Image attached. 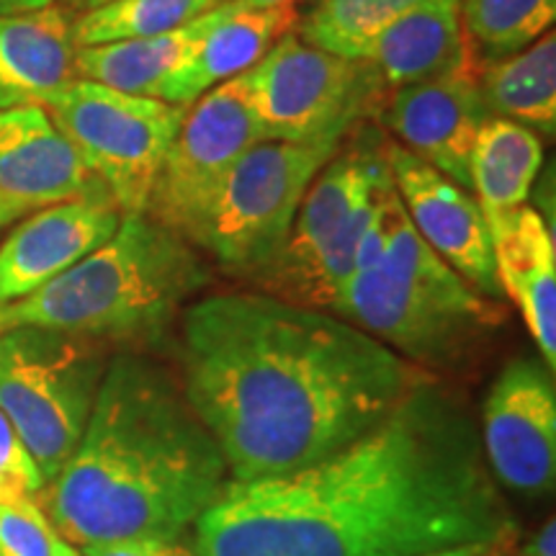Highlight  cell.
Segmentation results:
<instances>
[{"label": "cell", "instance_id": "obj_30", "mask_svg": "<svg viewBox=\"0 0 556 556\" xmlns=\"http://www.w3.org/2000/svg\"><path fill=\"white\" fill-rule=\"evenodd\" d=\"M520 556H556V520L548 518L546 523L526 541Z\"/></svg>", "mask_w": 556, "mask_h": 556}, {"label": "cell", "instance_id": "obj_8", "mask_svg": "<svg viewBox=\"0 0 556 556\" xmlns=\"http://www.w3.org/2000/svg\"><path fill=\"white\" fill-rule=\"evenodd\" d=\"M343 139L255 142L222 180L191 229L189 245L235 274H261L287 240L312 180Z\"/></svg>", "mask_w": 556, "mask_h": 556}, {"label": "cell", "instance_id": "obj_1", "mask_svg": "<svg viewBox=\"0 0 556 556\" xmlns=\"http://www.w3.org/2000/svg\"><path fill=\"white\" fill-rule=\"evenodd\" d=\"M193 528L197 556H428L518 531L475 417L433 377L336 454L227 482Z\"/></svg>", "mask_w": 556, "mask_h": 556}, {"label": "cell", "instance_id": "obj_6", "mask_svg": "<svg viewBox=\"0 0 556 556\" xmlns=\"http://www.w3.org/2000/svg\"><path fill=\"white\" fill-rule=\"evenodd\" d=\"M389 180L384 135L356 124L312 180L276 258L253 276L263 294L332 315Z\"/></svg>", "mask_w": 556, "mask_h": 556}, {"label": "cell", "instance_id": "obj_12", "mask_svg": "<svg viewBox=\"0 0 556 556\" xmlns=\"http://www.w3.org/2000/svg\"><path fill=\"white\" fill-rule=\"evenodd\" d=\"M484 462L497 484L526 497H544L556 479V387L541 358L510 361L482 407Z\"/></svg>", "mask_w": 556, "mask_h": 556}, {"label": "cell", "instance_id": "obj_13", "mask_svg": "<svg viewBox=\"0 0 556 556\" xmlns=\"http://www.w3.org/2000/svg\"><path fill=\"white\" fill-rule=\"evenodd\" d=\"M479 70L475 58H469L433 80L389 90L379 111V119L397 137V144L467 191H471V150L479 129L490 119Z\"/></svg>", "mask_w": 556, "mask_h": 556}, {"label": "cell", "instance_id": "obj_16", "mask_svg": "<svg viewBox=\"0 0 556 556\" xmlns=\"http://www.w3.org/2000/svg\"><path fill=\"white\" fill-rule=\"evenodd\" d=\"M0 197L26 208L75 199L114 201L50 111L37 103L0 109Z\"/></svg>", "mask_w": 556, "mask_h": 556}, {"label": "cell", "instance_id": "obj_15", "mask_svg": "<svg viewBox=\"0 0 556 556\" xmlns=\"http://www.w3.org/2000/svg\"><path fill=\"white\" fill-rule=\"evenodd\" d=\"M122 208L109 199L45 206L0 245V307L65 274L119 229Z\"/></svg>", "mask_w": 556, "mask_h": 556}, {"label": "cell", "instance_id": "obj_37", "mask_svg": "<svg viewBox=\"0 0 556 556\" xmlns=\"http://www.w3.org/2000/svg\"><path fill=\"white\" fill-rule=\"evenodd\" d=\"M500 556H503V554H500Z\"/></svg>", "mask_w": 556, "mask_h": 556}, {"label": "cell", "instance_id": "obj_10", "mask_svg": "<svg viewBox=\"0 0 556 556\" xmlns=\"http://www.w3.org/2000/svg\"><path fill=\"white\" fill-rule=\"evenodd\" d=\"M45 109L122 214L148 212L160 168L189 106L75 80Z\"/></svg>", "mask_w": 556, "mask_h": 556}, {"label": "cell", "instance_id": "obj_14", "mask_svg": "<svg viewBox=\"0 0 556 556\" xmlns=\"http://www.w3.org/2000/svg\"><path fill=\"white\" fill-rule=\"evenodd\" d=\"M387 163L397 197L422 240L486 299L503 296L490 225L479 201L426 160L387 142Z\"/></svg>", "mask_w": 556, "mask_h": 556}, {"label": "cell", "instance_id": "obj_29", "mask_svg": "<svg viewBox=\"0 0 556 556\" xmlns=\"http://www.w3.org/2000/svg\"><path fill=\"white\" fill-rule=\"evenodd\" d=\"M80 556H197L193 548L180 546L178 541L157 539H129L109 541V544L80 546Z\"/></svg>", "mask_w": 556, "mask_h": 556}, {"label": "cell", "instance_id": "obj_25", "mask_svg": "<svg viewBox=\"0 0 556 556\" xmlns=\"http://www.w3.org/2000/svg\"><path fill=\"white\" fill-rule=\"evenodd\" d=\"M422 3L428 0H315L294 31L319 50L361 60L379 31Z\"/></svg>", "mask_w": 556, "mask_h": 556}, {"label": "cell", "instance_id": "obj_31", "mask_svg": "<svg viewBox=\"0 0 556 556\" xmlns=\"http://www.w3.org/2000/svg\"><path fill=\"white\" fill-rule=\"evenodd\" d=\"M500 544H469V546H456L448 548V552H438V554H428V556H500L503 554Z\"/></svg>", "mask_w": 556, "mask_h": 556}, {"label": "cell", "instance_id": "obj_9", "mask_svg": "<svg viewBox=\"0 0 556 556\" xmlns=\"http://www.w3.org/2000/svg\"><path fill=\"white\" fill-rule=\"evenodd\" d=\"M261 139H343L361 122L379 119L389 90L366 60L312 47L289 31L242 73Z\"/></svg>", "mask_w": 556, "mask_h": 556}, {"label": "cell", "instance_id": "obj_27", "mask_svg": "<svg viewBox=\"0 0 556 556\" xmlns=\"http://www.w3.org/2000/svg\"><path fill=\"white\" fill-rule=\"evenodd\" d=\"M0 556H80L54 531L39 503L0 505Z\"/></svg>", "mask_w": 556, "mask_h": 556}, {"label": "cell", "instance_id": "obj_5", "mask_svg": "<svg viewBox=\"0 0 556 556\" xmlns=\"http://www.w3.org/2000/svg\"><path fill=\"white\" fill-rule=\"evenodd\" d=\"M332 315L415 366H454L503 325L500 304L464 281L407 219L394 217L377 266L356 270Z\"/></svg>", "mask_w": 556, "mask_h": 556}, {"label": "cell", "instance_id": "obj_2", "mask_svg": "<svg viewBox=\"0 0 556 556\" xmlns=\"http://www.w3.org/2000/svg\"><path fill=\"white\" fill-rule=\"evenodd\" d=\"M180 389L229 482L299 471L356 441L428 374L330 312L225 291L180 315Z\"/></svg>", "mask_w": 556, "mask_h": 556}, {"label": "cell", "instance_id": "obj_28", "mask_svg": "<svg viewBox=\"0 0 556 556\" xmlns=\"http://www.w3.org/2000/svg\"><path fill=\"white\" fill-rule=\"evenodd\" d=\"M45 479L9 417L0 413V505L39 503Z\"/></svg>", "mask_w": 556, "mask_h": 556}, {"label": "cell", "instance_id": "obj_3", "mask_svg": "<svg viewBox=\"0 0 556 556\" xmlns=\"http://www.w3.org/2000/svg\"><path fill=\"white\" fill-rule=\"evenodd\" d=\"M219 443L176 379L122 353L106 364L78 448L39 507L67 544L178 541L229 482Z\"/></svg>", "mask_w": 556, "mask_h": 556}, {"label": "cell", "instance_id": "obj_11", "mask_svg": "<svg viewBox=\"0 0 556 556\" xmlns=\"http://www.w3.org/2000/svg\"><path fill=\"white\" fill-rule=\"evenodd\" d=\"M255 142H261V129L242 75L219 83L186 111L144 214L189 242L222 180Z\"/></svg>", "mask_w": 556, "mask_h": 556}, {"label": "cell", "instance_id": "obj_17", "mask_svg": "<svg viewBox=\"0 0 556 556\" xmlns=\"http://www.w3.org/2000/svg\"><path fill=\"white\" fill-rule=\"evenodd\" d=\"M299 16L302 13L296 3L245 9L222 0L208 13L206 29L201 31L189 58L160 90V101L191 106L219 83L248 73L278 39L296 29Z\"/></svg>", "mask_w": 556, "mask_h": 556}, {"label": "cell", "instance_id": "obj_36", "mask_svg": "<svg viewBox=\"0 0 556 556\" xmlns=\"http://www.w3.org/2000/svg\"><path fill=\"white\" fill-rule=\"evenodd\" d=\"M309 3H315V0H309Z\"/></svg>", "mask_w": 556, "mask_h": 556}, {"label": "cell", "instance_id": "obj_21", "mask_svg": "<svg viewBox=\"0 0 556 556\" xmlns=\"http://www.w3.org/2000/svg\"><path fill=\"white\" fill-rule=\"evenodd\" d=\"M208 13L212 11L176 31L160 34V37L78 47L75 50V75L78 80L99 83V86L122 90V93L160 99V90L184 65L201 31L206 29Z\"/></svg>", "mask_w": 556, "mask_h": 556}, {"label": "cell", "instance_id": "obj_24", "mask_svg": "<svg viewBox=\"0 0 556 556\" xmlns=\"http://www.w3.org/2000/svg\"><path fill=\"white\" fill-rule=\"evenodd\" d=\"M556 18V0H462V24L479 67L526 50Z\"/></svg>", "mask_w": 556, "mask_h": 556}, {"label": "cell", "instance_id": "obj_18", "mask_svg": "<svg viewBox=\"0 0 556 556\" xmlns=\"http://www.w3.org/2000/svg\"><path fill=\"white\" fill-rule=\"evenodd\" d=\"M503 294L516 302L541 361L556 368V245L554 229L531 206L486 217Z\"/></svg>", "mask_w": 556, "mask_h": 556}, {"label": "cell", "instance_id": "obj_23", "mask_svg": "<svg viewBox=\"0 0 556 556\" xmlns=\"http://www.w3.org/2000/svg\"><path fill=\"white\" fill-rule=\"evenodd\" d=\"M544 163V142L536 131L490 116L479 129L469 160L471 191L484 217L513 212L531 197Z\"/></svg>", "mask_w": 556, "mask_h": 556}, {"label": "cell", "instance_id": "obj_33", "mask_svg": "<svg viewBox=\"0 0 556 556\" xmlns=\"http://www.w3.org/2000/svg\"><path fill=\"white\" fill-rule=\"evenodd\" d=\"M26 212H29L26 206H21V204H16V201L0 197V229H3L5 225H11V222L21 219Z\"/></svg>", "mask_w": 556, "mask_h": 556}, {"label": "cell", "instance_id": "obj_35", "mask_svg": "<svg viewBox=\"0 0 556 556\" xmlns=\"http://www.w3.org/2000/svg\"><path fill=\"white\" fill-rule=\"evenodd\" d=\"M62 3H65V9L75 11V13H78V16H80V13L99 9V5L109 3V0H62Z\"/></svg>", "mask_w": 556, "mask_h": 556}, {"label": "cell", "instance_id": "obj_22", "mask_svg": "<svg viewBox=\"0 0 556 556\" xmlns=\"http://www.w3.org/2000/svg\"><path fill=\"white\" fill-rule=\"evenodd\" d=\"M479 88L490 116L516 122L552 139L556 131L554 31H546L510 58L484 65L479 70Z\"/></svg>", "mask_w": 556, "mask_h": 556}, {"label": "cell", "instance_id": "obj_32", "mask_svg": "<svg viewBox=\"0 0 556 556\" xmlns=\"http://www.w3.org/2000/svg\"><path fill=\"white\" fill-rule=\"evenodd\" d=\"M54 5V0H0V16H13V13H29Z\"/></svg>", "mask_w": 556, "mask_h": 556}, {"label": "cell", "instance_id": "obj_26", "mask_svg": "<svg viewBox=\"0 0 556 556\" xmlns=\"http://www.w3.org/2000/svg\"><path fill=\"white\" fill-rule=\"evenodd\" d=\"M222 0H109L73 21L75 47L148 39L176 31L217 9Z\"/></svg>", "mask_w": 556, "mask_h": 556}, {"label": "cell", "instance_id": "obj_34", "mask_svg": "<svg viewBox=\"0 0 556 556\" xmlns=\"http://www.w3.org/2000/svg\"><path fill=\"white\" fill-rule=\"evenodd\" d=\"M227 3L245 5V9H274V5H291L296 0H227Z\"/></svg>", "mask_w": 556, "mask_h": 556}, {"label": "cell", "instance_id": "obj_19", "mask_svg": "<svg viewBox=\"0 0 556 556\" xmlns=\"http://www.w3.org/2000/svg\"><path fill=\"white\" fill-rule=\"evenodd\" d=\"M73 21L58 5L0 16V109L45 106L75 75Z\"/></svg>", "mask_w": 556, "mask_h": 556}, {"label": "cell", "instance_id": "obj_20", "mask_svg": "<svg viewBox=\"0 0 556 556\" xmlns=\"http://www.w3.org/2000/svg\"><path fill=\"white\" fill-rule=\"evenodd\" d=\"M471 58L462 0H428L374 37L364 58L387 90L433 80Z\"/></svg>", "mask_w": 556, "mask_h": 556}, {"label": "cell", "instance_id": "obj_4", "mask_svg": "<svg viewBox=\"0 0 556 556\" xmlns=\"http://www.w3.org/2000/svg\"><path fill=\"white\" fill-rule=\"evenodd\" d=\"M206 283L197 248L150 214H122L101 248L34 294L3 304L0 332L45 328L96 343L152 345Z\"/></svg>", "mask_w": 556, "mask_h": 556}, {"label": "cell", "instance_id": "obj_7", "mask_svg": "<svg viewBox=\"0 0 556 556\" xmlns=\"http://www.w3.org/2000/svg\"><path fill=\"white\" fill-rule=\"evenodd\" d=\"M106 371L101 343L45 328L0 332V413L45 486L78 448Z\"/></svg>", "mask_w": 556, "mask_h": 556}]
</instances>
